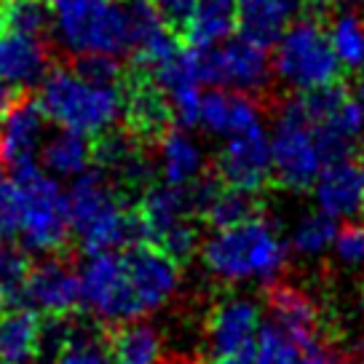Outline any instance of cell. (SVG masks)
I'll use <instances>...</instances> for the list:
<instances>
[{
  "mask_svg": "<svg viewBox=\"0 0 364 364\" xmlns=\"http://www.w3.org/2000/svg\"><path fill=\"white\" fill-rule=\"evenodd\" d=\"M70 233L78 236L86 255L118 252L142 241L136 212L124 204L110 177L102 169L80 171L68 191Z\"/></svg>",
  "mask_w": 364,
  "mask_h": 364,
  "instance_id": "obj_1",
  "label": "cell"
},
{
  "mask_svg": "<svg viewBox=\"0 0 364 364\" xmlns=\"http://www.w3.org/2000/svg\"><path fill=\"white\" fill-rule=\"evenodd\" d=\"M332 16V0H306L300 16L287 24L282 38L276 41L273 70L282 80L297 91L327 86L341 80L343 68L330 43L327 22Z\"/></svg>",
  "mask_w": 364,
  "mask_h": 364,
  "instance_id": "obj_2",
  "label": "cell"
},
{
  "mask_svg": "<svg viewBox=\"0 0 364 364\" xmlns=\"http://www.w3.org/2000/svg\"><path fill=\"white\" fill-rule=\"evenodd\" d=\"M201 260L223 282H276L287 265V244L279 230L265 220L220 228L201 244Z\"/></svg>",
  "mask_w": 364,
  "mask_h": 364,
  "instance_id": "obj_3",
  "label": "cell"
},
{
  "mask_svg": "<svg viewBox=\"0 0 364 364\" xmlns=\"http://www.w3.org/2000/svg\"><path fill=\"white\" fill-rule=\"evenodd\" d=\"M41 110L62 129L97 136L113 129L124 113L121 83H94L68 65L48 68L41 86Z\"/></svg>",
  "mask_w": 364,
  "mask_h": 364,
  "instance_id": "obj_4",
  "label": "cell"
},
{
  "mask_svg": "<svg viewBox=\"0 0 364 364\" xmlns=\"http://www.w3.org/2000/svg\"><path fill=\"white\" fill-rule=\"evenodd\" d=\"M19 201V236L33 252H62L70 239L68 193L51 180L38 161L11 166Z\"/></svg>",
  "mask_w": 364,
  "mask_h": 364,
  "instance_id": "obj_5",
  "label": "cell"
},
{
  "mask_svg": "<svg viewBox=\"0 0 364 364\" xmlns=\"http://www.w3.org/2000/svg\"><path fill=\"white\" fill-rule=\"evenodd\" d=\"M57 33L70 54H129V14L115 0H62Z\"/></svg>",
  "mask_w": 364,
  "mask_h": 364,
  "instance_id": "obj_6",
  "label": "cell"
},
{
  "mask_svg": "<svg viewBox=\"0 0 364 364\" xmlns=\"http://www.w3.org/2000/svg\"><path fill=\"white\" fill-rule=\"evenodd\" d=\"M273 177L287 191H308L321 169L327 166L314 136L311 121L297 102V94L282 102L276 115V129L271 136Z\"/></svg>",
  "mask_w": 364,
  "mask_h": 364,
  "instance_id": "obj_7",
  "label": "cell"
},
{
  "mask_svg": "<svg viewBox=\"0 0 364 364\" xmlns=\"http://www.w3.org/2000/svg\"><path fill=\"white\" fill-rule=\"evenodd\" d=\"M80 300L102 318L105 327L142 318L121 250L89 255V260L80 268Z\"/></svg>",
  "mask_w": 364,
  "mask_h": 364,
  "instance_id": "obj_8",
  "label": "cell"
},
{
  "mask_svg": "<svg viewBox=\"0 0 364 364\" xmlns=\"http://www.w3.org/2000/svg\"><path fill=\"white\" fill-rule=\"evenodd\" d=\"M196 51H198L201 83L247 91L252 97H257V91L271 89L273 65L262 46L239 35L217 48L209 46V48H196Z\"/></svg>",
  "mask_w": 364,
  "mask_h": 364,
  "instance_id": "obj_9",
  "label": "cell"
},
{
  "mask_svg": "<svg viewBox=\"0 0 364 364\" xmlns=\"http://www.w3.org/2000/svg\"><path fill=\"white\" fill-rule=\"evenodd\" d=\"M121 94H124V113H121L124 129L139 145L159 148L164 134L174 124V113L153 70L129 65L121 78Z\"/></svg>",
  "mask_w": 364,
  "mask_h": 364,
  "instance_id": "obj_10",
  "label": "cell"
},
{
  "mask_svg": "<svg viewBox=\"0 0 364 364\" xmlns=\"http://www.w3.org/2000/svg\"><path fill=\"white\" fill-rule=\"evenodd\" d=\"M215 174L225 188L247 193H260L273 180L271 139L265 136L260 124L228 139L215 161Z\"/></svg>",
  "mask_w": 364,
  "mask_h": 364,
  "instance_id": "obj_11",
  "label": "cell"
},
{
  "mask_svg": "<svg viewBox=\"0 0 364 364\" xmlns=\"http://www.w3.org/2000/svg\"><path fill=\"white\" fill-rule=\"evenodd\" d=\"M22 303L43 314L48 318L73 316L80 300V273L70 257L51 252V257L38 265H30L27 282H24Z\"/></svg>",
  "mask_w": 364,
  "mask_h": 364,
  "instance_id": "obj_12",
  "label": "cell"
},
{
  "mask_svg": "<svg viewBox=\"0 0 364 364\" xmlns=\"http://www.w3.org/2000/svg\"><path fill=\"white\" fill-rule=\"evenodd\" d=\"M129 284L134 292V303L139 314L145 316L150 311L161 308L180 284V262L171 260L166 252L156 250L153 244L136 241L132 247L121 250Z\"/></svg>",
  "mask_w": 364,
  "mask_h": 364,
  "instance_id": "obj_13",
  "label": "cell"
},
{
  "mask_svg": "<svg viewBox=\"0 0 364 364\" xmlns=\"http://www.w3.org/2000/svg\"><path fill=\"white\" fill-rule=\"evenodd\" d=\"M260 332V308L247 297H225L206 318V359L255 351Z\"/></svg>",
  "mask_w": 364,
  "mask_h": 364,
  "instance_id": "obj_14",
  "label": "cell"
},
{
  "mask_svg": "<svg viewBox=\"0 0 364 364\" xmlns=\"http://www.w3.org/2000/svg\"><path fill=\"white\" fill-rule=\"evenodd\" d=\"M268 311L273 324L282 332H287L303 351L327 348L324 346V318L321 311L303 289H297L284 282H271L268 287Z\"/></svg>",
  "mask_w": 364,
  "mask_h": 364,
  "instance_id": "obj_15",
  "label": "cell"
},
{
  "mask_svg": "<svg viewBox=\"0 0 364 364\" xmlns=\"http://www.w3.org/2000/svg\"><path fill=\"white\" fill-rule=\"evenodd\" d=\"M43 110L24 89L11 107L0 115V164L19 166L27 161H38V148L43 136Z\"/></svg>",
  "mask_w": 364,
  "mask_h": 364,
  "instance_id": "obj_16",
  "label": "cell"
},
{
  "mask_svg": "<svg viewBox=\"0 0 364 364\" xmlns=\"http://www.w3.org/2000/svg\"><path fill=\"white\" fill-rule=\"evenodd\" d=\"M161 89L166 91L171 102V113L174 121L182 126L198 124V113H201V73H198V51L196 48H180L177 57H171L166 65L153 70Z\"/></svg>",
  "mask_w": 364,
  "mask_h": 364,
  "instance_id": "obj_17",
  "label": "cell"
},
{
  "mask_svg": "<svg viewBox=\"0 0 364 364\" xmlns=\"http://www.w3.org/2000/svg\"><path fill=\"white\" fill-rule=\"evenodd\" d=\"M316 204L330 217H356L364 212V182L359 166L348 159L327 164L314 182Z\"/></svg>",
  "mask_w": 364,
  "mask_h": 364,
  "instance_id": "obj_18",
  "label": "cell"
},
{
  "mask_svg": "<svg viewBox=\"0 0 364 364\" xmlns=\"http://www.w3.org/2000/svg\"><path fill=\"white\" fill-rule=\"evenodd\" d=\"M198 124H204L215 134L233 136L239 132H247L252 126L260 124V105L257 97H252L247 91H228L217 86L201 97V113Z\"/></svg>",
  "mask_w": 364,
  "mask_h": 364,
  "instance_id": "obj_19",
  "label": "cell"
},
{
  "mask_svg": "<svg viewBox=\"0 0 364 364\" xmlns=\"http://www.w3.org/2000/svg\"><path fill=\"white\" fill-rule=\"evenodd\" d=\"M48 62H51V54L41 38L19 33L0 38V83L30 89L33 83L43 80L51 68Z\"/></svg>",
  "mask_w": 364,
  "mask_h": 364,
  "instance_id": "obj_20",
  "label": "cell"
},
{
  "mask_svg": "<svg viewBox=\"0 0 364 364\" xmlns=\"http://www.w3.org/2000/svg\"><path fill=\"white\" fill-rule=\"evenodd\" d=\"M311 129H314V136H316L324 164L343 161L351 156L353 145L364 134V110L353 97H348L332 113L314 121Z\"/></svg>",
  "mask_w": 364,
  "mask_h": 364,
  "instance_id": "obj_21",
  "label": "cell"
},
{
  "mask_svg": "<svg viewBox=\"0 0 364 364\" xmlns=\"http://www.w3.org/2000/svg\"><path fill=\"white\" fill-rule=\"evenodd\" d=\"M295 11L297 0H236V27L241 38L268 48L282 38Z\"/></svg>",
  "mask_w": 364,
  "mask_h": 364,
  "instance_id": "obj_22",
  "label": "cell"
},
{
  "mask_svg": "<svg viewBox=\"0 0 364 364\" xmlns=\"http://www.w3.org/2000/svg\"><path fill=\"white\" fill-rule=\"evenodd\" d=\"M43 324L33 308H14L0 314V362L24 364L41 351Z\"/></svg>",
  "mask_w": 364,
  "mask_h": 364,
  "instance_id": "obj_23",
  "label": "cell"
},
{
  "mask_svg": "<svg viewBox=\"0 0 364 364\" xmlns=\"http://www.w3.org/2000/svg\"><path fill=\"white\" fill-rule=\"evenodd\" d=\"M236 27V0H198L188 24L180 30V43L188 48H209L225 41Z\"/></svg>",
  "mask_w": 364,
  "mask_h": 364,
  "instance_id": "obj_24",
  "label": "cell"
},
{
  "mask_svg": "<svg viewBox=\"0 0 364 364\" xmlns=\"http://www.w3.org/2000/svg\"><path fill=\"white\" fill-rule=\"evenodd\" d=\"M159 166L164 182L169 185H191L204 174V153L180 129H169L159 142Z\"/></svg>",
  "mask_w": 364,
  "mask_h": 364,
  "instance_id": "obj_25",
  "label": "cell"
},
{
  "mask_svg": "<svg viewBox=\"0 0 364 364\" xmlns=\"http://www.w3.org/2000/svg\"><path fill=\"white\" fill-rule=\"evenodd\" d=\"M107 348L115 362L124 364H161V338L150 324L124 321L107 327Z\"/></svg>",
  "mask_w": 364,
  "mask_h": 364,
  "instance_id": "obj_26",
  "label": "cell"
},
{
  "mask_svg": "<svg viewBox=\"0 0 364 364\" xmlns=\"http://www.w3.org/2000/svg\"><path fill=\"white\" fill-rule=\"evenodd\" d=\"M43 166L59 177H78L94 161V142L89 134H80L73 129H62L57 136H51L43 148Z\"/></svg>",
  "mask_w": 364,
  "mask_h": 364,
  "instance_id": "obj_27",
  "label": "cell"
},
{
  "mask_svg": "<svg viewBox=\"0 0 364 364\" xmlns=\"http://www.w3.org/2000/svg\"><path fill=\"white\" fill-rule=\"evenodd\" d=\"M255 217H260L257 193H247V191H236V188H225V185L217 188L201 212V220H206L215 230L250 223Z\"/></svg>",
  "mask_w": 364,
  "mask_h": 364,
  "instance_id": "obj_28",
  "label": "cell"
},
{
  "mask_svg": "<svg viewBox=\"0 0 364 364\" xmlns=\"http://www.w3.org/2000/svg\"><path fill=\"white\" fill-rule=\"evenodd\" d=\"M330 43L335 57L341 62L343 70H362L364 68V14L332 11L327 22Z\"/></svg>",
  "mask_w": 364,
  "mask_h": 364,
  "instance_id": "obj_29",
  "label": "cell"
},
{
  "mask_svg": "<svg viewBox=\"0 0 364 364\" xmlns=\"http://www.w3.org/2000/svg\"><path fill=\"white\" fill-rule=\"evenodd\" d=\"M51 9L54 6L48 0H3L0 22L9 33L43 38L51 27Z\"/></svg>",
  "mask_w": 364,
  "mask_h": 364,
  "instance_id": "obj_30",
  "label": "cell"
},
{
  "mask_svg": "<svg viewBox=\"0 0 364 364\" xmlns=\"http://www.w3.org/2000/svg\"><path fill=\"white\" fill-rule=\"evenodd\" d=\"M338 236V225L335 217L327 212H314V215L303 217L297 223L295 233H292V247L303 255H321L324 250H330L332 241Z\"/></svg>",
  "mask_w": 364,
  "mask_h": 364,
  "instance_id": "obj_31",
  "label": "cell"
},
{
  "mask_svg": "<svg viewBox=\"0 0 364 364\" xmlns=\"http://www.w3.org/2000/svg\"><path fill=\"white\" fill-rule=\"evenodd\" d=\"M30 273V260L22 250H16L11 241H0V292L6 303H22L24 282Z\"/></svg>",
  "mask_w": 364,
  "mask_h": 364,
  "instance_id": "obj_32",
  "label": "cell"
},
{
  "mask_svg": "<svg viewBox=\"0 0 364 364\" xmlns=\"http://www.w3.org/2000/svg\"><path fill=\"white\" fill-rule=\"evenodd\" d=\"M303 348L276 324L260 327L255 343V364H300Z\"/></svg>",
  "mask_w": 364,
  "mask_h": 364,
  "instance_id": "obj_33",
  "label": "cell"
},
{
  "mask_svg": "<svg viewBox=\"0 0 364 364\" xmlns=\"http://www.w3.org/2000/svg\"><path fill=\"white\" fill-rule=\"evenodd\" d=\"M68 68L94 83H121L126 73V68L113 54H73Z\"/></svg>",
  "mask_w": 364,
  "mask_h": 364,
  "instance_id": "obj_34",
  "label": "cell"
},
{
  "mask_svg": "<svg viewBox=\"0 0 364 364\" xmlns=\"http://www.w3.org/2000/svg\"><path fill=\"white\" fill-rule=\"evenodd\" d=\"M19 233V201L11 177L0 164V241H11Z\"/></svg>",
  "mask_w": 364,
  "mask_h": 364,
  "instance_id": "obj_35",
  "label": "cell"
},
{
  "mask_svg": "<svg viewBox=\"0 0 364 364\" xmlns=\"http://www.w3.org/2000/svg\"><path fill=\"white\" fill-rule=\"evenodd\" d=\"M335 255L341 257L346 265H362L364 262V220L362 223H348L338 230V236L332 241Z\"/></svg>",
  "mask_w": 364,
  "mask_h": 364,
  "instance_id": "obj_36",
  "label": "cell"
},
{
  "mask_svg": "<svg viewBox=\"0 0 364 364\" xmlns=\"http://www.w3.org/2000/svg\"><path fill=\"white\" fill-rule=\"evenodd\" d=\"M153 3H156L159 14L164 16V22L177 33V38H180V30L188 24L191 14H193L196 6H198V0H153Z\"/></svg>",
  "mask_w": 364,
  "mask_h": 364,
  "instance_id": "obj_37",
  "label": "cell"
},
{
  "mask_svg": "<svg viewBox=\"0 0 364 364\" xmlns=\"http://www.w3.org/2000/svg\"><path fill=\"white\" fill-rule=\"evenodd\" d=\"M338 359L332 356L327 348H316V351H306L303 353V359H300V364H335Z\"/></svg>",
  "mask_w": 364,
  "mask_h": 364,
  "instance_id": "obj_38",
  "label": "cell"
},
{
  "mask_svg": "<svg viewBox=\"0 0 364 364\" xmlns=\"http://www.w3.org/2000/svg\"><path fill=\"white\" fill-rule=\"evenodd\" d=\"M24 89H19V86H9V83H0V115L6 113L9 107H11V102L22 94Z\"/></svg>",
  "mask_w": 364,
  "mask_h": 364,
  "instance_id": "obj_39",
  "label": "cell"
},
{
  "mask_svg": "<svg viewBox=\"0 0 364 364\" xmlns=\"http://www.w3.org/2000/svg\"><path fill=\"white\" fill-rule=\"evenodd\" d=\"M351 97L356 100V102H359V107L364 110V78H359V80H356V83L351 86Z\"/></svg>",
  "mask_w": 364,
  "mask_h": 364,
  "instance_id": "obj_40",
  "label": "cell"
},
{
  "mask_svg": "<svg viewBox=\"0 0 364 364\" xmlns=\"http://www.w3.org/2000/svg\"><path fill=\"white\" fill-rule=\"evenodd\" d=\"M24 364H51L48 359H43V356H33L30 362H24Z\"/></svg>",
  "mask_w": 364,
  "mask_h": 364,
  "instance_id": "obj_41",
  "label": "cell"
},
{
  "mask_svg": "<svg viewBox=\"0 0 364 364\" xmlns=\"http://www.w3.org/2000/svg\"><path fill=\"white\" fill-rule=\"evenodd\" d=\"M359 174H362V182H364V150H362V159H359Z\"/></svg>",
  "mask_w": 364,
  "mask_h": 364,
  "instance_id": "obj_42",
  "label": "cell"
},
{
  "mask_svg": "<svg viewBox=\"0 0 364 364\" xmlns=\"http://www.w3.org/2000/svg\"><path fill=\"white\" fill-rule=\"evenodd\" d=\"M353 364H364V351H359V356H356V362Z\"/></svg>",
  "mask_w": 364,
  "mask_h": 364,
  "instance_id": "obj_43",
  "label": "cell"
},
{
  "mask_svg": "<svg viewBox=\"0 0 364 364\" xmlns=\"http://www.w3.org/2000/svg\"><path fill=\"white\" fill-rule=\"evenodd\" d=\"M48 3H51V6H59V3H62V0H48Z\"/></svg>",
  "mask_w": 364,
  "mask_h": 364,
  "instance_id": "obj_44",
  "label": "cell"
},
{
  "mask_svg": "<svg viewBox=\"0 0 364 364\" xmlns=\"http://www.w3.org/2000/svg\"><path fill=\"white\" fill-rule=\"evenodd\" d=\"M332 3H343V0H332Z\"/></svg>",
  "mask_w": 364,
  "mask_h": 364,
  "instance_id": "obj_45",
  "label": "cell"
},
{
  "mask_svg": "<svg viewBox=\"0 0 364 364\" xmlns=\"http://www.w3.org/2000/svg\"><path fill=\"white\" fill-rule=\"evenodd\" d=\"M0 33H3V22H0Z\"/></svg>",
  "mask_w": 364,
  "mask_h": 364,
  "instance_id": "obj_46",
  "label": "cell"
},
{
  "mask_svg": "<svg viewBox=\"0 0 364 364\" xmlns=\"http://www.w3.org/2000/svg\"><path fill=\"white\" fill-rule=\"evenodd\" d=\"M115 364H124V362H115Z\"/></svg>",
  "mask_w": 364,
  "mask_h": 364,
  "instance_id": "obj_47",
  "label": "cell"
},
{
  "mask_svg": "<svg viewBox=\"0 0 364 364\" xmlns=\"http://www.w3.org/2000/svg\"><path fill=\"white\" fill-rule=\"evenodd\" d=\"M0 3H3V0H0Z\"/></svg>",
  "mask_w": 364,
  "mask_h": 364,
  "instance_id": "obj_48",
  "label": "cell"
},
{
  "mask_svg": "<svg viewBox=\"0 0 364 364\" xmlns=\"http://www.w3.org/2000/svg\"><path fill=\"white\" fill-rule=\"evenodd\" d=\"M0 364H3V362H0Z\"/></svg>",
  "mask_w": 364,
  "mask_h": 364,
  "instance_id": "obj_49",
  "label": "cell"
}]
</instances>
